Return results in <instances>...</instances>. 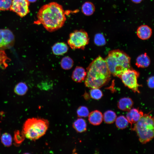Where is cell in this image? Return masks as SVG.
I'll return each mask as SVG.
<instances>
[{"mask_svg": "<svg viewBox=\"0 0 154 154\" xmlns=\"http://www.w3.org/2000/svg\"><path fill=\"white\" fill-rule=\"evenodd\" d=\"M36 24H42L48 31L52 32L61 28L66 20L62 6L52 2L42 6L37 15Z\"/></svg>", "mask_w": 154, "mask_h": 154, "instance_id": "1", "label": "cell"}, {"mask_svg": "<svg viewBox=\"0 0 154 154\" xmlns=\"http://www.w3.org/2000/svg\"><path fill=\"white\" fill-rule=\"evenodd\" d=\"M86 72L84 84L90 89L99 88L106 85L111 78V74L106 61L100 56L92 61Z\"/></svg>", "mask_w": 154, "mask_h": 154, "instance_id": "2", "label": "cell"}, {"mask_svg": "<svg viewBox=\"0 0 154 154\" xmlns=\"http://www.w3.org/2000/svg\"><path fill=\"white\" fill-rule=\"evenodd\" d=\"M130 59L125 52L116 49L109 52L105 60L111 74L119 78L125 71L131 69Z\"/></svg>", "mask_w": 154, "mask_h": 154, "instance_id": "3", "label": "cell"}, {"mask_svg": "<svg viewBox=\"0 0 154 154\" xmlns=\"http://www.w3.org/2000/svg\"><path fill=\"white\" fill-rule=\"evenodd\" d=\"M49 125V121L47 119L36 118H29L24 124L23 133L27 138L35 140L45 134Z\"/></svg>", "mask_w": 154, "mask_h": 154, "instance_id": "4", "label": "cell"}, {"mask_svg": "<svg viewBox=\"0 0 154 154\" xmlns=\"http://www.w3.org/2000/svg\"><path fill=\"white\" fill-rule=\"evenodd\" d=\"M131 129L136 132L141 143L145 144L149 142L154 135L153 117L149 113L143 114Z\"/></svg>", "mask_w": 154, "mask_h": 154, "instance_id": "5", "label": "cell"}, {"mask_svg": "<svg viewBox=\"0 0 154 154\" xmlns=\"http://www.w3.org/2000/svg\"><path fill=\"white\" fill-rule=\"evenodd\" d=\"M87 33L82 29L76 30L70 33L68 43L73 49H84L89 42Z\"/></svg>", "mask_w": 154, "mask_h": 154, "instance_id": "6", "label": "cell"}, {"mask_svg": "<svg viewBox=\"0 0 154 154\" xmlns=\"http://www.w3.org/2000/svg\"><path fill=\"white\" fill-rule=\"evenodd\" d=\"M139 75L138 72L131 69L125 71L119 78L126 86L131 90L134 92L140 93L139 88L141 86L138 84L137 80Z\"/></svg>", "mask_w": 154, "mask_h": 154, "instance_id": "7", "label": "cell"}, {"mask_svg": "<svg viewBox=\"0 0 154 154\" xmlns=\"http://www.w3.org/2000/svg\"><path fill=\"white\" fill-rule=\"evenodd\" d=\"M29 2L27 0H12L10 8L21 17L26 15L29 12Z\"/></svg>", "mask_w": 154, "mask_h": 154, "instance_id": "8", "label": "cell"}, {"mask_svg": "<svg viewBox=\"0 0 154 154\" xmlns=\"http://www.w3.org/2000/svg\"><path fill=\"white\" fill-rule=\"evenodd\" d=\"M14 41L12 32L7 29H0V48H3L12 46Z\"/></svg>", "mask_w": 154, "mask_h": 154, "instance_id": "9", "label": "cell"}, {"mask_svg": "<svg viewBox=\"0 0 154 154\" xmlns=\"http://www.w3.org/2000/svg\"><path fill=\"white\" fill-rule=\"evenodd\" d=\"M143 115V112L139 109L133 108L128 111L126 114V118L131 125L137 122Z\"/></svg>", "mask_w": 154, "mask_h": 154, "instance_id": "10", "label": "cell"}, {"mask_svg": "<svg viewBox=\"0 0 154 154\" xmlns=\"http://www.w3.org/2000/svg\"><path fill=\"white\" fill-rule=\"evenodd\" d=\"M152 34L151 28L147 25H142L139 27L137 31L138 37L143 40L149 38Z\"/></svg>", "mask_w": 154, "mask_h": 154, "instance_id": "11", "label": "cell"}, {"mask_svg": "<svg viewBox=\"0 0 154 154\" xmlns=\"http://www.w3.org/2000/svg\"><path fill=\"white\" fill-rule=\"evenodd\" d=\"M86 75V72L82 67L77 66L73 72L72 79L77 82H81L84 80Z\"/></svg>", "mask_w": 154, "mask_h": 154, "instance_id": "12", "label": "cell"}, {"mask_svg": "<svg viewBox=\"0 0 154 154\" xmlns=\"http://www.w3.org/2000/svg\"><path fill=\"white\" fill-rule=\"evenodd\" d=\"M88 119L91 124L94 125H99L103 121V115L100 111L94 110L89 113Z\"/></svg>", "mask_w": 154, "mask_h": 154, "instance_id": "13", "label": "cell"}, {"mask_svg": "<svg viewBox=\"0 0 154 154\" xmlns=\"http://www.w3.org/2000/svg\"><path fill=\"white\" fill-rule=\"evenodd\" d=\"M133 104V102L131 98L124 97L119 100L117 103V107L121 110L128 112L131 109Z\"/></svg>", "mask_w": 154, "mask_h": 154, "instance_id": "14", "label": "cell"}, {"mask_svg": "<svg viewBox=\"0 0 154 154\" xmlns=\"http://www.w3.org/2000/svg\"><path fill=\"white\" fill-rule=\"evenodd\" d=\"M53 53L56 55H62L66 53L68 49L67 44L64 42L55 43L52 47Z\"/></svg>", "mask_w": 154, "mask_h": 154, "instance_id": "15", "label": "cell"}, {"mask_svg": "<svg viewBox=\"0 0 154 154\" xmlns=\"http://www.w3.org/2000/svg\"><path fill=\"white\" fill-rule=\"evenodd\" d=\"M150 63V59L146 53H145L137 57L135 64L138 68H145L148 67Z\"/></svg>", "mask_w": 154, "mask_h": 154, "instance_id": "16", "label": "cell"}, {"mask_svg": "<svg viewBox=\"0 0 154 154\" xmlns=\"http://www.w3.org/2000/svg\"><path fill=\"white\" fill-rule=\"evenodd\" d=\"M72 126L78 133H82L86 131L87 124L85 120L82 118L77 119L73 123Z\"/></svg>", "mask_w": 154, "mask_h": 154, "instance_id": "17", "label": "cell"}, {"mask_svg": "<svg viewBox=\"0 0 154 154\" xmlns=\"http://www.w3.org/2000/svg\"><path fill=\"white\" fill-rule=\"evenodd\" d=\"M95 9V7L93 3L90 2H86L82 5L81 10L84 15L90 16L93 14Z\"/></svg>", "mask_w": 154, "mask_h": 154, "instance_id": "18", "label": "cell"}, {"mask_svg": "<svg viewBox=\"0 0 154 154\" xmlns=\"http://www.w3.org/2000/svg\"><path fill=\"white\" fill-rule=\"evenodd\" d=\"M117 118L116 113L113 111L109 110L106 111L103 115V119L105 123L110 124L115 121Z\"/></svg>", "mask_w": 154, "mask_h": 154, "instance_id": "19", "label": "cell"}, {"mask_svg": "<svg viewBox=\"0 0 154 154\" xmlns=\"http://www.w3.org/2000/svg\"><path fill=\"white\" fill-rule=\"evenodd\" d=\"M115 121L116 127L120 129L125 128L129 124V122L126 118L123 116H118L116 118Z\"/></svg>", "mask_w": 154, "mask_h": 154, "instance_id": "20", "label": "cell"}, {"mask_svg": "<svg viewBox=\"0 0 154 154\" xmlns=\"http://www.w3.org/2000/svg\"><path fill=\"white\" fill-rule=\"evenodd\" d=\"M74 62L70 57L66 56L63 57L60 62V66L63 69L68 70L70 69L73 66Z\"/></svg>", "mask_w": 154, "mask_h": 154, "instance_id": "21", "label": "cell"}, {"mask_svg": "<svg viewBox=\"0 0 154 154\" xmlns=\"http://www.w3.org/2000/svg\"><path fill=\"white\" fill-rule=\"evenodd\" d=\"M28 89V87L25 83L20 82L15 86L14 92L17 95H23L26 93Z\"/></svg>", "mask_w": 154, "mask_h": 154, "instance_id": "22", "label": "cell"}, {"mask_svg": "<svg viewBox=\"0 0 154 154\" xmlns=\"http://www.w3.org/2000/svg\"><path fill=\"white\" fill-rule=\"evenodd\" d=\"M94 41L95 44L98 46H104L106 43L105 38L101 33H98L95 35Z\"/></svg>", "mask_w": 154, "mask_h": 154, "instance_id": "23", "label": "cell"}, {"mask_svg": "<svg viewBox=\"0 0 154 154\" xmlns=\"http://www.w3.org/2000/svg\"><path fill=\"white\" fill-rule=\"evenodd\" d=\"M90 95L92 98L97 100L101 99L103 96L102 91L98 88L91 89Z\"/></svg>", "mask_w": 154, "mask_h": 154, "instance_id": "24", "label": "cell"}, {"mask_svg": "<svg viewBox=\"0 0 154 154\" xmlns=\"http://www.w3.org/2000/svg\"><path fill=\"white\" fill-rule=\"evenodd\" d=\"M1 141L3 144L6 147H9L12 144V137L10 134L5 133L2 135L1 137Z\"/></svg>", "mask_w": 154, "mask_h": 154, "instance_id": "25", "label": "cell"}, {"mask_svg": "<svg viewBox=\"0 0 154 154\" xmlns=\"http://www.w3.org/2000/svg\"><path fill=\"white\" fill-rule=\"evenodd\" d=\"M76 112L78 116L80 117H87L89 114L87 108L83 106H80L77 109Z\"/></svg>", "mask_w": 154, "mask_h": 154, "instance_id": "26", "label": "cell"}, {"mask_svg": "<svg viewBox=\"0 0 154 154\" xmlns=\"http://www.w3.org/2000/svg\"><path fill=\"white\" fill-rule=\"evenodd\" d=\"M12 3V0H0V9L3 11L9 9Z\"/></svg>", "mask_w": 154, "mask_h": 154, "instance_id": "27", "label": "cell"}, {"mask_svg": "<svg viewBox=\"0 0 154 154\" xmlns=\"http://www.w3.org/2000/svg\"><path fill=\"white\" fill-rule=\"evenodd\" d=\"M8 60L5 52L3 51L0 50V67L5 68L7 64L6 63L7 60Z\"/></svg>", "mask_w": 154, "mask_h": 154, "instance_id": "28", "label": "cell"}, {"mask_svg": "<svg viewBox=\"0 0 154 154\" xmlns=\"http://www.w3.org/2000/svg\"><path fill=\"white\" fill-rule=\"evenodd\" d=\"M52 85L51 83L47 81L42 82L39 84L38 86L39 88L43 90H47L51 88Z\"/></svg>", "mask_w": 154, "mask_h": 154, "instance_id": "29", "label": "cell"}, {"mask_svg": "<svg viewBox=\"0 0 154 154\" xmlns=\"http://www.w3.org/2000/svg\"><path fill=\"white\" fill-rule=\"evenodd\" d=\"M24 137L25 136L23 133L21 134L19 132L17 131L15 133V141L18 143H21L23 141Z\"/></svg>", "mask_w": 154, "mask_h": 154, "instance_id": "30", "label": "cell"}, {"mask_svg": "<svg viewBox=\"0 0 154 154\" xmlns=\"http://www.w3.org/2000/svg\"><path fill=\"white\" fill-rule=\"evenodd\" d=\"M147 84L151 88H154V76H151L147 80Z\"/></svg>", "mask_w": 154, "mask_h": 154, "instance_id": "31", "label": "cell"}, {"mask_svg": "<svg viewBox=\"0 0 154 154\" xmlns=\"http://www.w3.org/2000/svg\"><path fill=\"white\" fill-rule=\"evenodd\" d=\"M143 0H131L132 2L135 3H140Z\"/></svg>", "mask_w": 154, "mask_h": 154, "instance_id": "32", "label": "cell"}, {"mask_svg": "<svg viewBox=\"0 0 154 154\" xmlns=\"http://www.w3.org/2000/svg\"><path fill=\"white\" fill-rule=\"evenodd\" d=\"M29 2H34L37 1V0H27Z\"/></svg>", "mask_w": 154, "mask_h": 154, "instance_id": "33", "label": "cell"}, {"mask_svg": "<svg viewBox=\"0 0 154 154\" xmlns=\"http://www.w3.org/2000/svg\"></svg>", "mask_w": 154, "mask_h": 154, "instance_id": "34", "label": "cell"}]
</instances>
